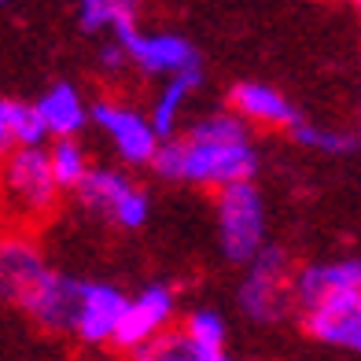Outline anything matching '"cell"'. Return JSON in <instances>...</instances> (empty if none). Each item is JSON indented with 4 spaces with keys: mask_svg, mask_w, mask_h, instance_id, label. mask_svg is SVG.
<instances>
[{
    "mask_svg": "<svg viewBox=\"0 0 361 361\" xmlns=\"http://www.w3.org/2000/svg\"><path fill=\"white\" fill-rule=\"evenodd\" d=\"M218 236L228 262H247L266 247V203L255 180L218 192Z\"/></svg>",
    "mask_w": 361,
    "mask_h": 361,
    "instance_id": "277c9868",
    "label": "cell"
},
{
    "mask_svg": "<svg viewBox=\"0 0 361 361\" xmlns=\"http://www.w3.org/2000/svg\"><path fill=\"white\" fill-rule=\"evenodd\" d=\"M11 133H15V147H48L44 122L34 104L11 100Z\"/></svg>",
    "mask_w": 361,
    "mask_h": 361,
    "instance_id": "7402d4cb",
    "label": "cell"
},
{
    "mask_svg": "<svg viewBox=\"0 0 361 361\" xmlns=\"http://www.w3.org/2000/svg\"><path fill=\"white\" fill-rule=\"evenodd\" d=\"M347 291H361V262L357 258H336V262H310L299 266L291 276V302L299 314H310L321 302Z\"/></svg>",
    "mask_w": 361,
    "mask_h": 361,
    "instance_id": "9c48e42d",
    "label": "cell"
},
{
    "mask_svg": "<svg viewBox=\"0 0 361 361\" xmlns=\"http://www.w3.org/2000/svg\"><path fill=\"white\" fill-rule=\"evenodd\" d=\"M152 170L162 180L180 185H203V188H228L255 180L258 173V147L251 140V129L233 111H218L200 118L185 137H170L159 144L152 159Z\"/></svg>",
    "mask_w": 361,
    "mask_h": 361,
    "instance_id": "6da1fadb",
    "label": "cell"
},
{
    "mask_svg": "<svg viewBox=\"0 0 361 361\" xmlns=\"http://www.w3.org/2000/svg\"><path fill=\"white\" fill-rule=\"evenodd\" d=\"M126 299L129 295H122L114 284L81 281V302H78V317H74L71 336L89 343V347H107L114 339V332H118Z\"/></svg>",
    "mask_w": 361,
    "mask_h": 361,
    "instance_id": "8fae6325",
    "label": "cell"
},
{
    "mask_svg": "<svg viewBox=\"0 0 361 361\" xmlns=\"http://www.w3.org/2000/svg\"><path fill=\"white\" fill-rule=\"evenodd\" d=\"M78 302H81V281L78 276L48 269V276L37 284V291L30 295V302L23 310L30 314V321L44 328V332H71L74 317H78Z\"/></svg>",
    "mask_w": 361,
    "mask_h": 361,
    "instance_id": "4fadbf2b",
    "label": "cell"
},
{
    "mask_svg": "<svg viewBox=\"0 0 361 361\" xmlns=\"http://www.w3.org/2000/svg\"><path fill=\"white\" fill-rule=\"evenodd\" d=\"M291 137L302 147H317L324 155H354L357 152V133H350V129H317V126L299 122L291 129Z\"/></svg>",
    "mask_w": 361,
    "mask_h": 361,
    "instance_id": "44dd1931",
    "label": "cell"
},
{
    "mask_svg": "<svg viewBox=\"0 0 361 361\" xmlns=\"http://www.w3.org/2000/svg\"><path fill=\"white\" fill-rule=\"evenodd\" d=\"M291 276H295V262L284 247L266 243L251 262H247V276L240 284V306L251 321L262 324H276L284 321L295 302H291Z\"/></svg>",
    "mask_w": 361,
    "mask_h": 361,
    "instance_id": "3957f363",
    "label": "cell"
},
{
    "mask_svg": "<svg viewBox=\"0 0 361 361\" xmlns=\"http://www.w3.org/2000/svg\"><path fill=\"white\" fill-rule=\"evenodd\" d=\"M228 100H233V114L247 129L251 126H266V129H284V133H291V129L302 122L299 111H295V104L281 89L266 85V81H240Z\"/></svg>",
    "mask_w": 361,
    "mask_h": 361,
    "instance_id": "5bb4252c",
    "label": "cell"
},
{
    "mask_svg": "<svg viewBox=\"0 0 361 361\" xmlns=\"http://www.w3.org/2000/svg\"><path fill=\"white\" fill-rule=\"evenodd\" d=\"M306 336H314L324 347L357 350L361 347V291H347L321 302L310 314H299Z\"/></svg>",
    "mask_w": 361,
    "mask_h": 361,
    "instance_id": "7c38bea8",
    "label": "cell"
},
{
    "mask_svg": "<svg viewBox=\"0 0 361 361\" xmlns=\"http://www.w3.org/2000/svg\"><path fill=\"white\" fill-rule=\"evenodd\" d=\"M15 152V133H11V100H0V159Z\"/></svg>",
    "mask_w": 361,
    "mask_h": 361,
    "instance_id": "603a6c76",
    "label": "cell"
},
{
    "mask_svg": "<svg viewBox=\"0 0 361 361\" xmlns=\"http://www.w3.org/2000/svg\"><path fill=\"white\" fill-rule=\"evenodd\" d=\"M34 107L44 122L48 140H74L89 122V104L71 81H56L52 89H44V96L34 100Z\"/></svg>",
    "mask_w": 361,
    "mask_h": 361,
    "instance_id": "9a60e30c",
    "label": "cell"
},
{
    "mask_svg": "<svg viewBox=\"0 0 361 361\" xmlns=\"http://www.w3.org/2000/svg\"><path fill=\"white\" fill-rule=\"evenodd\" d=\"M180 332H185L195 347H203L207 354H221L228 328H225V317L218 310H192L185 317V324H180Z\"/></svg>",
    "mask_w": 361,
    "mask_h": 361,
    "instance_id": "ffe728a7",
    "label": "cell"
},
{
    "mask_svg": "<svg viewBox=\"0 0 361 361\" xmlns=\"http://www.w3.org/2000/svg\"><path fill=\"white\" fill-rule=\"evenodd\" d=\"M200 81H203L200 71L166 78V85H162L152 114H147V126H152V133H155L159 144L170 140V137H177V118H180V111H185V104L192 100V92L200 89Z\"/></svg>",
    "mask_w": 361,
    "mask_h": 361,
    "instance_id": "2e32d148",
    "label": "cell"
},
{
    "mask_svg": "<svg viewBox=\"0 0 361 361\" xmlns=\"http://www.w3.org/2000/svg\"><path fill=\"white\" fill-rule=\"evenodd\" d=\"M59 188L48 170L44 147H15L0 159V210L15 221L11 228L37 225L56 210Z\"/></svg>",
    "mask_w": 361,
    "mask_h": 361,
    "instance_id": "7a4b0ae2",
    "label": "cell"
},
{
    "mask_svg": "<svg viewBox=\"0 0 361 361\" xmlns=\"http://www.w3.org/2000/svg\"><path fill=\"white\" fill-rule=\"evenodd\" d=\"M48 262L26 228H0V299L8 306H26L37 284L48 276Z\"/></svg>",
    "mask_w": 361,
    "mask_h": 361,
    "instance_id": "52a82bcc",
    "label": "cell"
},
{
    "mask_svg": "<svg viewBox=\"0 0 361 361\" xmlns=\"http://www.w3.org/2000/svg\"><path fill=\"white\" fill-rule=\"evenodd\" d=\"M74 195L89 210L104 214L111 225H118V228H144L147 214H152L147 192L137 185L133 177H126L122 170H111V166H92Z\"/></svg>",
    "mask_w": 361,
    "mask_h": 361,
    "instance_id": "5b68a950",
    "label": "cell"
},
{
    "mask_svg": "<svg viewBox=\"0 0 361 361\" xmlns=\"http://www.w3.org/2000/svg\"><path fill=\"white\" fill-rule=\"evenodd\" d=\"M44 152H48V170H52L56 188L59 192H78V185L92 170L85 147H81L78 140H52Z\"/></svg>",
    "mask_w": 361,
    "mask_h": 361,
    "instance_id": "ac0fdd59",
    "label": "cell"
},
{
    "mask_svg": "<svg viewBox=\"0 0 361 361\" xmlns=\"http://www.w3.org/2000/svg\"><path fill=\"white\" fill-rule=\"evenodd\" d=\"M89 118L104 129L107 140L114 144V152H118L129 166H152V159L159 152V140H155L152 126H147V118L140 111L104 100V104L89 107Z\"/></svg>",
    "mask_w": 361,
    "mask_h": 361,
    "instance_id": "30bf717a",
    "label": "cell"
},
{
    "mask_svg": "<svg viewBox=\"0 0 361 361\" xmlns=\"http://www.w3.org/2000/svg\"><path fill=\"white\" fill-rule=\"evenodd\" d=\"M100 63L107 71H114L118 67V63H126V56H122V48L114 44V41H104V48H100Z\"/></svg>",
    "mask_w": 361,
    "mask_h": 361,
    "instance_id": "cb8c5ba5",
    "label": "cell"
},
{
    "mask_svg": "<svg viewBox=\"0 0 361 361\" xmlns=\"http://www.w3.org/2000/svg\"><path fill=\"white\" fill-rule=\"evenodd\" d=\"M78 26L85 34H107L111 41H118L122 34L137 30V4L129 0H85L78 4Z\"/></svg>",
    "mask_w": 361,
    "mask_h": 361,
    "instance_id": "e0dca14e",
    "label": "cell"
},
{
    "mask_svg": "<svg viewBox=\"0 0 361 361\" xmlns=\"http://www.w3.org/2000/svg\"><path fill=\"white\" fill-rule=\"evenodd\" d=\"M207 357L210 354L203 347H195L180 328H170V332H162L159 339L147 343V347L129 354V361H207Z\"/></svg>",
    "mask_w": 361,
    "mask_h": 361,
    "instance_id": "d6986e66",
    "label": "cell"
},
{
    "mask_svg": "<svg viewBox=\"0 0 361 361\" xmlns=\"http://www.w3.org/2000/svg\"><path fill=\"white\" fill-rule=\"evenodd\" d=\"M207 361H233V357H228V354H225V350H221V354H210V357H207Z\"/></svg>",
    "mask_w": 361,
    "mask_h": 361,
    "instance_id": "d4e9b609",
    "label": "cell"
},
{
    "mask_svg": "<svg viewBox=\"0 0 361 361\" xmlns=\"http://www.w3.org/2000/svg\"><path fill=\"white\" fill-rule=\"evenodd\" d=\"M122 48V56L129 63H137L144 74H188V71H200V52L195 44L180 34H166V30H155V34H144V30H129L114 41Z\"/></svg>",
    "mask_w": 361,
    "mask_h": 361,
    "instance_id": "ba28073f",
    "label": "cell"
},
{
    "mask_svg": "<svg viewBox=\"0 0 361 361\" xmlns=\"http://www.w3.org/2000/svg\"><path fill=\"white\" fill-rule=\"evenodd\" d=\"M173 317H177V291L166 284H147L133 299H126V310H122V321H118V332H114L111 347L133 354V350L147 347L152 339H159L162 332H170Z\"/></svg>",
    "mask_w": 361,
    "mask_h": 361,
    "instance_id": "8992f818",
    "label": "cell"
}]
</instances>
